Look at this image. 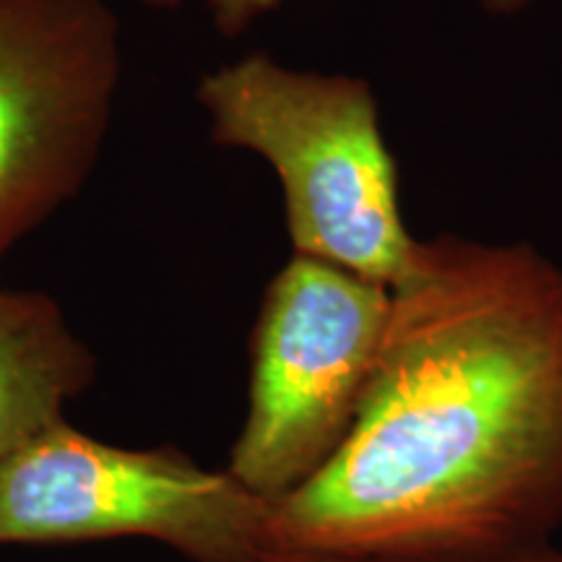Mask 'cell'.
<instances>
[{
  "label": "cell",
  "instance_id": "obj_4",
  "mask_svg": "<svg viewBox=\"0 0 562 562\" xmlns=\"http://www.w3.org/2000/svg\"><path fill=\"white\" fill-rule=\"evenodd\" d=\"M269 501L172 448H117L58 422L0 461V544L146 537L191 562L269 550Z\"/></svg>",
  "mask_w": 562,
  "mask_h": 562
},
{
  "label": "cell",
  "instance_id": "obj_1",
  "mask_svg": "<svg viewBox=\"0 0 562 562\" xmlns=\"http://www.w3.org/2000/svg\"><path fill=\"white\" fill-rule=\"evenodd\" d=\"M562 529V263L529 243L419 240L355 425L269 503V550L476 562Z\"/></svg>",
  "mask_w": 562,
  "mask_h": 562
},
{
  "label": "cell",
  "instance_id": "obj_3",
  "mask_svg": "<svg viewBox=\"0 0 562 562\" xmlns=\"http://www.w3.org/2000/svg\"><path fill=\"white\" fill-rule=\"evenodd\" d=\"M391 313V286L294 252L250 341L248 414L227 472L263 501L311 480L355 425Z\"/></svg>",
  "mask_w": 562,
  "mask_h": 562
},
{
  "label": "cell",
  "instance_id": "obj_7",
  "mask_svg": "<svg viewBox=\"0 0 562 562\" xmlns=\"http://www.w3.org/2000/svg\"><path fill=\"white\" fill-rule=\"evenodd\" d=\"M248 562H381V560H355L339 558V554H315V552H292V550H263ZM476 562H562V550H554L552 544L539 547V550L508 554V558H492Z\"/></svg>",
  "mask_w": 562,
  "mask_h": 562
},
{
  "label": "cell",
  "instance_id": "obj_8",
  "mask_svg": "<svg viewBox=\"0 0 562 562\" xmlns=\"http://www.w3.org/2000/svg\"><path fill=\"white\" fill-rule=\"evenodd\" d=\"M279 3L281 0H209V9L216 30L227 37H235L266 13H271Z\"/></svg>",
  "mask_w": 562,
  "mask_h": 562
},
{
  "label": "cell",
  "instance_id": "obj_9",
  "mask_svg": "<svg viewBox=\"0 0 562 562\" xmlns=\"http://www.w3.org/2000/svg\"><path fill=\"white\" fill-rule=\"evenodd\" d=\"M533 3L537 0H482L484 11L492 13V16H513V13L526 11Z\"/></svg>",
  "mask_w": 562,
  "mask_h": 562
},
{
  "label": "cell",
  "instance_id": "obj_10",
  "mask_svg": "<svg viewBox=\"0 0 562 562\" xmlns=\"http://www.w3.org/2000/svg\"><path fill=\"white\" fill-rule=\"evenodd\" d=\"M140 3L151 5V9H175V5H180L182 0H140Z\"/></svg>",
  "mask_w": 562,
  "mask_h": 562
},
{
  "label": "cell",
  "instance_id": "obj_5",
  "mask_svg": "<svg viewBox=\"0 0 562 562\" xmlns=\"http://www.w3.org/2000/svg\"><path fill=\"white\" fill-rule=\"evenodd\" d=\"M121 81L108 0H0V258L81 191Z\"/></svg>",
  "mask_w": 562,
  "mask_h": 562
},
{
  "label": "cell",
  "instance_id": "obj_2",
  "mask_svg": "<svg viewBox=\"0 0 562 562\" xmlns=\"http://www.w3.org/2000/svg\"><path fill=\"white\" fill-rule=\"evenodd\" d=\"M211 136L258 154L284 193L286 235L300 256L396 286L417 237L398 201V170L370 83L245 55L203 76Z\"/></svg>",
  "mask_w": 562,
  "mask_h": 562
},
{
  "label": "cell",
  "instance_id": "obj_6",
  "mask_svg": "<svg viewBox=\"0 0 562 562\" xmlns=\"http://www.w3.org/2000/svg\"><path fill=\"white\" fill-rule=\"evenodd\" d=\"M94 357L50 294L0 290V461L63 422Z\"/></svg>",
  "mask_w": 562,
  "mask_h": 562
}]
</instances>
